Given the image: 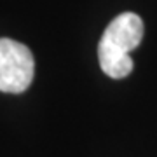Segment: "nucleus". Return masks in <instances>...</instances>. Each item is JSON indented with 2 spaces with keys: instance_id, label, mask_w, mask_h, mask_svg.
Here are the masks:
<instances>
[{
  "instance_id": "f257e3e1",
  "label": "nucleus",
  "mask_w": 157,
  "mask_h": 157,
  "mask_svg": "<svg viewBox=\"0 0 157 157\" xmlns=\"http://www.w3.org/2000/svg\"><path fill=\"white\" fill-rule=\"evenodd\" d=\"M143 39V21L135 12H122L113 17L98 44L101 70L112 78H124L133 72L131 51Z\"/></svg>"
},
{
  "instance_id": "f03ea898",
  "label": "nucleus",
  "mask_w": 157,
  "mask_h": 157,
  "mask_svg": "<svg viewBox=\"0 0 157 157\" xmlns=\"http://www.w3.org/2000/svg\"><path fill=\"white\" fill-rule=\"evenodd\" d=\"M35 61L32 51L12 39H0V91L23 93L33 80Z\"/></svg>"
}]
</instances>
